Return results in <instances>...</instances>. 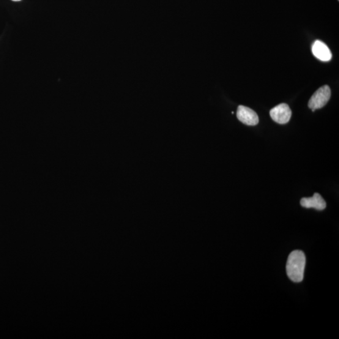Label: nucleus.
I'll return each mask as SVG.
<instances>
[{"instance_id": "1", "label": "nucleus", "mask_w": 339, "mask_h": 339, "mask_svg": "<svg viewBox=\"0 0 339 339\" xmlns=\"http://www.w3.org/2000/svg\"><path fill=\"white\" fill-rule=\"evenodd\" d=\"M306 257L302 251L295 250L289 254L286 270L289 280L295 283L302 282L304 278Z\"/></svg>"}, {"instance_id": "2", "label": "nucleus", "mask_w": 339, "mask_h": 339, "mask_svg": "<svg viewBox=\"0 0 339 339\" xmlns=\"http://www.w3.org/2000/svg\"><path fill=\"white\" fill-rule=\"evenodd\" d=\"M331 96V91L329 86H322L314 93L308 102V107L313 112L316 109L323 108L327 105Z\"/></svg>"}, {"instance_id": "3", "label": "nucleus", "mask_w": 339, "mask_h": 339, "mask_svg": "<svg viewBox=\"0 0 339 339\" xmlns=\"http://www.w3.org/2000/svg\"><path fill=\"white\" fill-rule=\"evenodd\" d=\"M270 114L273 121L281 125L287 124L292 117L291 109L285 103H281L271 109Z\"/></svg>"}, {"instance_id": "4", "label": "nucleus", "mask_w": 339, "mask_h": 339, "mask_svg": "<svg viewBox=\"0 0 339 339\" xmlns=\"http://www.w3.org/2000/svg\"><path fill=\"white\" fill-rule=\"evenodd\" d=\"M237 117L240 122L248 126L258 124L259 117L256 112L244 106H239L237 110Z\"/></svg>"}, {"instance_id": "5", "label": "nucleus", "mask_w": 339, "mask_h": 339, "mask_svg": "<svg viewBox=\"0 0 339 339\" xmlns=\"http://www.w3.org/2000/svg\"><path fill=\"white\" fill-rule=\"evenodd\" d=\"M300 204L305 208H314L319 210H322L326 208L327 204L324 199L318 193H314L311 198H304L301 199Z\"/></svg>"}, {"instance_id": "6", "label": "nucleus", "mask_w": 339, "mask_h": 339, "mask_svg": "<svg viewBox=\"0 0 339 339\" xmlns=\"http://www.w3.org/2000/svg\"><path fill=\"white\" fill-rule=\"evenodd\" d=\"M311 51H312L314 56L322 61L327 62L332 59L331 52L327 45L321 41H316L313 43Z\"/></svg>"}, {"instance_id": "7", "label": "nucleus", "mask_w": 339, "mask_h": 339, "mask_svg": "<svg viewBox=\"0 0 339 339\" xmlns=\"http://www.w3.org/2000/svg\"><path fill=\"white\" fill-rule=\"evenodd\" d=\"M12 1H13V2H20V1H21V0H12Z\"/></svg>"}]
</instances>
